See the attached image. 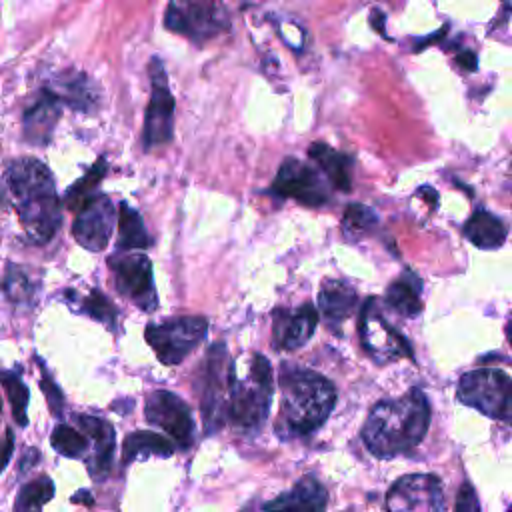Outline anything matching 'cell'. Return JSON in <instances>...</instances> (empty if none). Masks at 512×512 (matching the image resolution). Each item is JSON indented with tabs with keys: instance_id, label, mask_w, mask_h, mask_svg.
Returning a JSON list of instances; mask_svg holds the SVG:
<instances>
[{
	"instance_id": "1",
	"label": "cell",
	"mask_w": 512,
	"mask_h": 512,
	"mask_svg": "<svg viewBox=\"0 0 512 512\" xmlns=\"http://www.w3.org/2000/svg\"><path fill=\"white\" fill-rule=\"evenodd\" d=\"M4 186L8 204L18 214L26 236L36 244L48 242L62 220L48 166L38 158H16L6 166Z\"/></svg>"
},
{
	"instance_id": "2",
	"label": "cell",
	"mask_w": 512,
	"mask_h": 512,
	"mask_svg": "<svg viewBox=\"0 0 512 512\" xmlns=\"http://www.w3.org/2000/svg\"><path fill=\"white\" fill-rule=\"evenodd\" d=\"M428 424V398L420 388H410L400 398L374 404L362 426V440L376 458H394L416 448Z\"/></svg>"
},
{
	"instance_id": "3",
	"label": "cell",
	"mask_w": 512,
	"mask_h": 512,
	"mask_svg": "<svg viewBox=\"0 0 512 512\" xmlns=\"http://www.w3.org/2000/svg\"><path fill=\"white\" fill-rule=\"evenodd\" d=\"M278 384L280 412L276 434L284 440L318 430L336 404L334 384L310 368L282 364Z\"/></svg>"
},
{
	"instance_id": "4",
	"label": "cell",
	"mask_w": 512,
	"mask_h": 512,
	"mask_svg": "<svg viewBox=\"0 0 512 512\" xmlns=\"http://www.w3.org/2000/svg\"><path fill=\"white\" fill-rule=\"evenodd\" d=\"M274 396L272 366L266 356L252 352L230 364L228 422L242 434L260 432Z\"/></svg>"
},
{
	"instance_id": "5",
	"label": "cell",
	"mask_w": 512,
	"mask_h": 512,
	"mask_svg": "<svg viewBox=\"0 0 512 512\" xmlns=\"http://www.w3.org/2000/svg\"><path fill=\"white\" fill-rule=\"evenodd\" d=\"M228 386H230V364L226 346L222 342L212 344L206 352L202 366H198V398L204 418L206 434H212L228 420Z\"/></svg>"
},
{
	"instance_id": "6",
	"label": "cell",
	"mask_w": 512,
	"mask_h": 512,
	"mask_svg": "<svg viewBox=\"0 0 512 512\" xmlns=\"http://www.w3.org/2000/svg\"><path fill=\"white\" fill-rule=\"evenodd\" d=\"M458 400L484 416L512 422V378L498 368H476L458 382Z\"/></svg>"
},
{
	"instance_id": "7",
	"label": "cell",
	"mask_w": 512,
	"mask_h": 512,
	"mask_svg": "<svg viewBox=\"0 0 512 512\" xmlns=\"http://www.w3.org/2000/svg\"><path fill=\"white\" fill-rule=\"evenodd\" d=\"M206 332V318L178 316L162 324H148L144 336L162 364L176 366L204 340Z\"/></svg>"
},
{
	"instance_id": "8",
	"label": "cell",
	"mask_w": 512,
	"mask_h": 512,
	"mask_svg": "<svg viewBox=\"0 0 512 512\" xmlns=\"http://www.w3.org/2000/svg\"><path fill=\"white\" fill-rule=\"evenodd\" d=\"M164 26L188 40L202 44L230 28L228 12L214 2H172L166 8Z\"/></svg>"
},
{
	"instance_id": "9",
	"label": "cell",
	"mask_w": 512,
	"mask_h": 512,
	"mask_svg": "<svg viewBox=\"0 0 512 512\" xmlns=\"http://www.w3.org/2000/svg\"><path fill=\"white\" fill-rule=\"evenodd\" d=\"M108 268L116 290L134 302L140 310H154L158 306V296L154 288L152 262L146 254L138 252H116L108 258Z\"/></svg>"
},
{
	"instance_id": "10",
	"label": "cell",
	"mask_w": 512,
	"mask_h": 512,
	"mask_svg": "<svg viewBox=\"0 0 512 512\" xmlns=\"http://www.w3.org/2000/svg\"><path fill=\"white\" fill-rule=\"evenodd\" d=\"M358 332L364 350L376 364H390L400 358H412L408 340L394 330L376 310V298L366 300L358 320Z\"/></svg>"
},
{
	"instance_id": "11",
	"label": "cell",
	"mask_w": 512,
	"mask_h": 512,
	"mask_svg": "<svg viewBox=\"0 0 512 512\" xmlns=\"http://www.w3.org/2000/svg\"><path fill=\"white\" fill-rule=\"evenodd\" d=\"M150 84H152V96L150 104L146 108L144 118V136L142 144L146 150L162 146L172 140V124H174V96L170 92L168 76L164 72L162 60L152 58L148 66Z\"/></svg>"
},
{
	"instance_id": "12",
	"label": "cell",
	"mask_w": 512,
	"mask_h": 512,
	"mask_svg": "<svg viewBox=\"0 0 512 512\" xmlns=\"http://www.w3.org/2000/svg\"><path fill=\"white\" fill-rule=\"evenodd\" d=\"M270 192L282 198H294L306 206H322L330 198L328 184L320 172L298 158H286L280 164Z\"/></svg>"
},
{
	"instance_id": "13",
	"label": "cell",
	"mask_w": 512,
	"mask_h": 512,
	"mask_svg": "<svg viewBox=\"0 0 512 512\" xmlns=\"http://www.w3.org/2000/svg\"><path fill=\"white\" fill-rule=\"evenodd\" d=\"M144 416L150 424L162 428L178 448H190L194 442V418L188 404L170 390H154L146 398Z\"/></svg>"
},
{
	"instance_id": "14",
	"label": "cell",
	"mask_w": 512,
	"mask_h": 512,
	"mask_svg": "<svg viewBox=\"0 0 512 512\" xmlns=\"http://www.w3.org/2000/svg\"><path fill=\"white\" fill-rule=\"evenodd\" d=\"M388 512H444L442 482L434 474L400 476L386 494Z\"/></svg>"
},
{
	"instance_id": "15",
	"label": "cell",
	"mask_w": 512,
	"mask_h": 512,
	"mask_svg": "<svg viewBox=\"0 0 512 512\" xmlns=\"http://www.w3.org/2000/svg\"><path fill=\"white\" fill-rule=\"evenodd\" d=\"M114 204L104 194H94L76 214L72 224V234L80 246L90 252H100L106 248L112 226H114Z\"/></svg>"
},
{
	"instance_id": "16",
	"label": "cell",
	"mask_w": 512,
	"mask_h": 512,
	"mask_svg": "<svg viewBox=\"0 0 512 512\" xmlns=\"http://www.w3.org/2000/svg\"><path fill=\"white\" fill-rule=\"evenodd\" d=\"M272 344L282 350H296L304 346L316 330L318 310L312 304L300 308H276L272 312Z\"/></svg>"
},
{
	"instance_id": "17",
	"label": "cell",
	"mask_w": 512,
	"mask_h": 512,
	"mask_svg": "<svg viewBox=\"0 0 512 512\" xmlns=\"http://www.w3.org/2000/svg\"><path fill=\"white\" fill-rule=\"evenodd\" d=\"M328 504V492L324 484L312 476H302L288 492L264 502V512H324Z\"/></svg>"
},
{
	"instance_id": "18",
	"label": "cell",
	"mask_w": 512,
	"mask_h": 512,
	"mask_svg": "<svg viewBox=\"0 0 512 512\" xmlns=\"http://www.w3.org/2000/svg\"><path fill=\"white\" fill-rule=\"evenodd\" d=\"M76 422L86 432V436L94 442V454L88 460V470L94 480H102L104 476H108L112 458H114V448H116L114 428L108 420L90 416V414H78Z\"/></svg>"
},
{
	"instance_id": "19",
	"label": "cell",
	"mask_w": 512,
	"mask_h": 512,
	"mask_svg": "<svg viewBox=\"0 0 512 512\" xmlns=\"http://www.w3.org/2000/svg\"><path fill=\"white\" fill-rule=\"evenodd\" d=\"M60 100L42 88L38 100L24 112V136L28 142L46 144L52 136V128L60 118Z\"/></svg>"
},
{
	"instance_id": "20",
	"label": "cell",
	"mask_w": 512,
	"mask_h": 512,
	"mask_svg": "<svg viewBox=\"0 0 512 512\" xmlns=\"http://www.w3.org/2000/svg\"><path fill=\"white\" fill-rule=\"evenodd\" d=\"M46 88L60 100V104H66V106L82 110V112L92 110L98 102V92H96L94 84L90 82V78H86L84 74H78V72H68V74L56 78V82H52Z\"/></svg>"
},
{
	"instance_id": "21",
	"label": "cell",
	"mask_w": 512,
	"mask_h": 512,
	"mask_svg": "<svg viewBox=\"0 0 512 512\" xmlns=\"http://www.w3.org/2000/svg\"><path fill=\"white\" fill-rule=\"evenodd\" d=\"M356 306V290L342 280H324L318 292V308L330 324H342Z\"/></svg>"
},
{
	"instance_id": "22",
	"label": "cell",
	"mask_w": 512,
	"mask_h": 512,
	"mask_svg": "<svg viewBox=\"0 0 512 512\" xmlns=\"http://www.w3.org/2000/svg\"><path fill=\"white\" fill-rule=\"evenodd\" d=\"M308 156L318 164V168L324 172V176L334 188L342 192H348L352 188V180H350L352 158L348 154H342L324 142H314L308 148Z\"/></svg>"
},
{
	"instance_id": "23",
	"label": "cell",
	"mask_w": 512,
	"mask_h": 512,
	"mask_svg": "<svg viewBox=\"0 0 512 512\" xmlns=\"http://www.w3.org/2000/svg\"><path fill=\"white\" fill-rule=\"evenodd\" d=\"M508 228L500 218L484 208H478L464 224V236L482 250H494L504 244Z\"/></svg>"
},
{
	"instance_id": "24",
	"label": "cell",
	"mask_w": 512,
	"mask_h": 512,
	"mask_svg": "<svg viewBox=\"0 0 512 512\" xmlns=\"http://www.w3.org/2000/svg\"><path fill=\"white\" fill-rule=\"evenodd\" d=\"M420 288H422L420 278L412 270H406L398 280H394L388 286V290H386V304L394 312L412 318V316L420 314V310H422Z\"/></svg>"
},
{
	"instance_id": "25",
	"label": "cell",
	"mask_w": 512,
	"mask_h": 512,
	"mask_svg": "<svg viewBox=\"0 0 512 512\" xmlns=\"http://www.w3.org/2000/svg\"><path fill=\"white\" fill-rule=\"evenodd\" d=\"M172 452H174L172 440L164 438L162 434L148 432V430L132 432L122 442V462L124 464H130L132 460L146 458V456H170Z\"/></svg>"
},
{
	"instance_id": "26",
	"label": "cell",
	"mask_w": 512,
	"mask_h": 512,
	"mask_svg": "<svg viewBox=\"0 0 512 512\" xmlns=\"http://www.w3.org/2000/svg\"><path fill=\"white\" fill-rule=\"evenodd\" d=\"M152 244L150 234L140 218V214L130 208L128 202H120L118 206V248L120 250H136L148 248Z\"/></svg>"
},
{
	"instance_id": "27",
	"label": "cell",
	"mask_w": 512,
	"mask_h": 512,
	"mask_svg": "<svg viewBox=\"0 0 512 512\" xmlns=\"http://www.w3.org/2000/svg\"><path fill=\"white\" fill-rule=\"evenodd\" d=\"M54 482L50 476H38L24 484L14 500V512H42L44 504L54 498Z\"/></svg>"
},
{
	"instance_id": "28",
	"label": "cell",
	"mask_w": 512,
	"mask_h": 512,
	"mask_svg": "<svg viewBox=\"0 0 512 512\" xmlns=\"http://www.w3.org/2000/svg\"><path fill=\"white\" fill-rule=\"evenodd\" d=\"M106 174V160L98 158V162L76 182L68 188L64 202L70 210H80L92 196H94V188L98 186V182L104 178Z\"/></svg>"
},
{
	"instance_id": "29",
	"label": "cell",
	"mask_w": 512,
	"mask_h": 512,
	"mask_svg": "<svg viewBox=\"0 0 512 512\" xmlns=\"http://www.w3.org/2000/svg\"><path fill=\"white\" fill-rule=\"evenodd\" d=\"M52 448L66 458H80L88 450V438L68 424H58L50 436Z\"/></svg>"
},
{
	"instance_id": "30",
	"label": "cell",
	"mask_w": 512,
	"mask_h": 512,
	"mask_svg": "<svg viewBox=\"0 0 512 512\" xmlns=\"http://www.w3.org/2000/svg\"><path fill=\"white\" fill-rule=\"evenodd\" d=\"M0 382L8 394L10 406H12V416L20 426L28 424V416H26V408H28V388L26 384L20 380V376L12 370H2L0 372Z\"/></svg>"
},
{
	"instance_id": "31",
	"label": "cell",
	"mask_w": 512,
	"mask_h": 512,
	"mask_svg": "<svg viewBox=\"0 0 512 512\" xmlns=\"http://www.w3.org/2000/svg\"><path fill=\"white\" fill-rule=\"evenodd\" d=\"M378 224L372 208L362 204H350L342 216V232L348 240H358Z\"/></svg>"
},
{
	"instance_id": "32",
	"label": "cell",
	"mask_w": 512,
	"mask_h": 512,
	"mask_svg": "<svg viewBox=\"0 0 512 512\" xmlns=\"http://www.w3.org/2000/svg\"><path fill=\"white\" fill-rule=\"evenodd\" d=\"M82 304V312H86L90 318L106 324L110 330L116 328V320H118V310L116 306L110 302L108 296H104L100 290L92 288L86 296L80 298Z\"/></svg>"
},
{
	"instance_id": "33",
	"label": "cell",
	"mask_w": 512,
	"mask_h": 512,
	"mask_svg": "<svg viewBox=\"0 0 512 512\" xmlns=\"http://www.w3.org/2000/svg\"><path fill=\"white\" fill-rule=\"evenodd\" d=\"M34 286L30 284L28 276L24 274L22 268L10 264L8 266V272H6V278H4V292L6 296L16 302V304H28L34 296Z\"/></svg>"
},
{
	"instance_id": "34",
	"label": "cell",
	"mask_w": 512,
	"mask_h": 512,
	"mask_svg": "<svg viewBox=\"0 0 512 512\" xmlns=\"http://www.w3.org/2000/svg\"><path fill=\"white\" fill-rule=\"evenodd\" d=\"M36 362H38V364H40V368H42L40 388H42V392H44V396H46V400H48L50 412H52L54 416H60V414H62V410H64V396H62V390L56 386V382H54V380H52V376L48 374V370H46L44 362H40L38 358H36Z\"/></svg>"
},
{
	"instance_id": "35",
	"label": "cell",
	"mask_w": 512,
	"mask_h": 512,
	"mask_svg": "<svg viewBox=\"0 0 512 512\" xmlns=\"http://www.w3.org/2000/svg\"><path fill=\"white\" fill-rule=\"evenodd\" d=\"M454 512H482L476 490L470 482H462L458 496H456V506Z\"/></svg>"
},
{
	"instance_id": "36",
	"label": "cell",
	"mask_w": 512,
	"mask_h": 512,
	"mask_svg": "<svg viewBox=\"0 0 512 512\" xmlns=\"http://www.w3.org/2000/svg\"><path fill=\"white\" fill-rule=\"evenodd\" d=\"M14 452V432L6 430L4 438L0 440V472L6 468V464L10 462V456Z\"/></svg>"
},
{
	"instance_id": "37",
	"label": "cell",
	"mask_w": 512,
	"mask_h": 512,
	"mask_svg": "<svg viewBox=\"0 0 512 512\" xmlns=\"http://www.w3.org/2000/svg\"><path fill=\"white\" fill-rule=\"evenodd\" d=\"M456 62L464 68V70H476V54L474 52H470V50H464V52H460L458 56H456Z\"/></svg>"
},
{
	"instance_id": "38",
	"label": "cell",
	"mask_w": 512,
	"mask_h": 512,
	"mask_svg": "<svg viewBox=\"0 0 512 512\" xmlns=\"http://www.w3.org/2000/svg\"><path fill=\"white\" fill-rule=\"evenodd\" d=\"M72 502H74V504L82 502L84 506H92V504H94V496L88 492V488H80V490L72 496Z\"/></svg>"
},
{
	"instance_id": "39",
	"label": "cell",
	"mask_w": 512,
	"mask_h": 512,
	"mask_svg": "<svg viewBox=\"0 0 512 512\" xmlns=\"http://www.w3.org/2000/svg\"><path fill=\"white\" fill-rule=\"evenodd\" d=\"M506 336H508V342L512 344V318H510L508 324H506Z\"/></svg>"
},
{
	"instance_id": "40",
	"label": "cell",
	"mask_w": 512,
	"mask_h": 512,
	"mask_svg": "<svg viewBox=\"0 0 512 512\" xmlns=\"http://www.w3.org/2000/svg\"><path fill=\"white\" fill-rule=\"evenodd\" d=\"M506 512H512V506H510V508H508V510H506Z\"/></svg>"
},
{
	"instance_id": "41",
	"label": "cell",
	"mask_w": 512,
	"mask_h": 512,
	"mask_svg": "<svg viewBox=\"0 0 512 512\" xmlns=\"http://www.w3.org/2000/svg\"><path fill=\"white\" fill-rule=\"evenodd\" d=\"M246 512H248V510H246Z\"/></svg>"
}]
</instances>
